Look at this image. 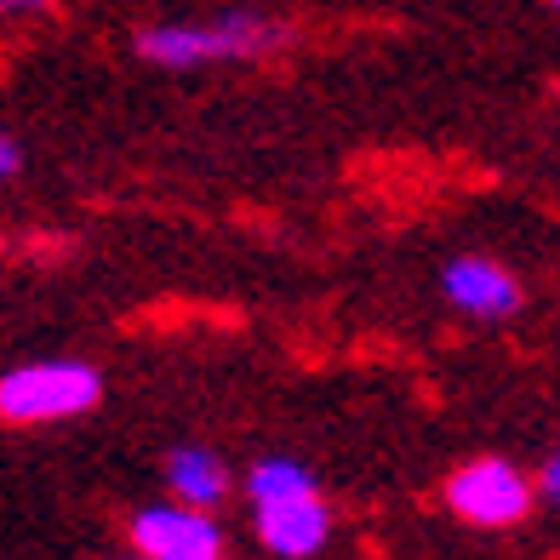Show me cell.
Masks as SVG:
<instances>
[{
    "mask_svg": "<svg viewBox=\"0 0 560 560\" xmlns=\"http://www.w3.org/2000/svg\"><path fill=\"white\" fill-rule=\"evenodd\" d=\"M7 172H18V143L0 138V177H7Z\"/></svg>",
    "mask_w": 560,
    "mask_h": 560,
    "instance_id": "cell-10",
    "label": "cell"
},
{
    "mask_svg": "<svg viewBox=\"0 0 560 560\" xmlns=\"http://www.w3.org/2000/svg\"><path fill=\"white\" fill-rule=\"evenodd\" d=\"M166 480H172V492H177V509H212L223 503L229 492V469H223V457H212L207 446H177L172 452V464H166Z\"/></svg>",
    "mask_w": 560,
    "mask_h": 560,
    "instance_id": "cell-7",
    "label": "cell"
},
{
    "mask_svg": "<svg viewBox=\"0 0 560 560\" xmlns=\"http://www.w3.org/2000/svg\"><path fill=\"white\" fill-rule=\"evenodd\" d=\"M544 498H549V503H560V452L544 464Z\"/></svg>",
    "mask_w": 560,
    "mask_h": 560,
    "instance_id": "cell-9",
    "label": "cell"
},
{
    "mask_svg": "<svg viewBox=\"0 0 560 560\" xmlns=\"http://www.w3.org/2000/svg\"><path fill=\"white\" fill-rule=\"evenodd\" d=\"M246 492H252V503H258V509L292 503V498H315V475L303 469V464H292V457H264V464L246 475Z\"/></svg>",
    "mask_w": 560,
    "mask_h": 560,
    "instance_id": "cell-8",
    "label": "cell"
},
{
    "mask_svg": "<svg viewBox=\"0 0 560 560\" xmlns=\"http://www.w3.org/2000/svg\"><path fill=\"white\" fill-rule=\"evenodd\" d=\"M280 40V30H269L264 18L235 12L218 23H155L138 35V52L161 69H189V63H218V58H258Z\"/></svg>",
    "mask_w": 560,
    "mask_h": 560,
    "instance_id": "cell-2",
    "label": "cell"
},
{
    "mask_svg": "<svg viewBox=\"0 0 560 560\" xmlns=\"http://www.w3.org/2000/svg\"><path fill=\"white\" fill-rule=\"evenodd\" d=\"M132 560H138V555H132Z\"/></svg>",
    "mask_w": 560,
    "mask_h": 560,
    "instance_id": "cell-11",
    "label": "cell"
},
{
    "mask_svg": "<svg viewBox=\"0 0 560 560\" xmlns=\"http://www.w3.org/2000/svg\"><path fill=\"white\" fill-rule=\"evenodd\" d=\"M326 532H332V515H326L320 492H315V498H292V503L258 509V538H264V549L280 555V560H310V555L326 544Z\"/></svg>",
    "mask_w": 560,
    "mask_h": 560,
    "instance_id": "cell-5",
    "label": "cell"
},
{
    "mask_svg": "<svg viewBox=\"0 0 560 560\" xmlns=\"http://www.w3.org/2000/svg\"><path fill=\"white\" fill-rule=\"evenodd\" d=\"M446 503L469 526H515L532 509V487L515 464H503V457H475V464H464L452 475Z\"/></svg>",
    "mask_w": 560,
    "mask_h": 560,
    "instance_id": "cell-3",
    "label": "cell"
},
{
    "mask_svg": "<svg viewBox=\"0 0 560 560\" xmlns=\"http://www.w3.org/2000/svg\"><path fill=\"white\" fill-rule=\"evenodd\" d=\"M446 298L464 315L498 320V315L521 310V280L509 269H498L492 258H457V264H446Z\"/></svg>",
    "mask_w": 560,
    "mask_h": 560,
    "instance_id": "cell-6",
    "label": "cell"
},
{
    "mask_svg": "<svg viewBox=\"0 0 560 560\" xmlns=\"http://www.w3.org/2000/svg\"><path fill=\"white\" fill-rule=\"evenodd\" d=\"M138 560H223V538L207 515L177 503H155L132 521Z\"/></svg>",
    "mask_w": 560,
    "mask_h": 560,
    "instance_id": "cell-4",
    "label": "cell"
},
{
    "mask_svg": "<svg viewBox=\"0 0 560 560\" xmlns=\"http://www.w3.org/2000/svg\"><path fill=\"white\" fill-rule=\"evenodd\" d=\"M104 395V377L86 361H30L0 377V418L7 423H63L81 418Z\"/></svg>",
    "mask_w": 560,
    "mask_h": 560,
    "instance_id": "cell-1",
    "label": "cell"
}]
</instances>
